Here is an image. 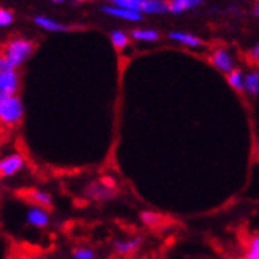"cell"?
Masks as SVG:
<instances>
[{"instance_id": "obj_1", "label": "cell", "mask_w": 259, "mask_h": 259, "mask_svg": "<svg viewBox=\"0 0 259 259\" xmlns=\"http://www.w3.org/2000/svg\"><path fill=\"white\" fill-rule=\"evenodd\" d=\"M24 118V104L19 96H11L0 100V126L15 127Z\"/></svg>"}, {"instance_id": "obj_2", "label": "cell", "mask_w": 259, "mask_h": 259, "mask_svg": "<svg viewBox=\"0 0 259 259\" xmlns=\"http://www.w3.org/2000/svg\"><path fill=\"white\" fill-rule=\"evenodd\" d=\"M33 51V43L26 38H15L5 45L4 48V56L13 64L15 67H19L21 64H24Z\"/></svg>"}, {"instance_id": "obj_3", "label": "cell", "mask_w": 259, "mask_h": 259, "mask_svg": "<svg viewBox=\"0 0 259 259\" xmlns=\"http://www.w3.org/2000/svg\"><path fill=\"white\" fill-rule=\"evenodd\" d=\"M26 167V157L19 151H11L0 156V178L10 180L19 175Z\"/></svg>"}, {"instance_id": "obj_4", "label": "cell", "mask_w": 259, "mask_h": 259, "mask_svg": "<svg viewBox=\"0 0 259 259\" xmlns=\"http://www.w3.org/2000/svg\"><path fill=\"white\" fill-rule=\"evenodd\" d=\"M26 223L27 226L35 229H47L51 223V215L48 208H43L40 205H29L26 208Z\"/></svg>"}, {"instance_id": "obj_5", "label": "cell", "mask_w": 259, "mask_h": 259, "mask_svg": "<svg viewBox=\"0 0 259 259\" xmlns=\"http://www.w3.org/2000/svg\"><path fill=\"white\" fill-rule=\"evenodd\" d=\"M19 91V75L16 70L0 72V100L18 96Z\"/></svg>"}, {"instance_id": "obj_6", "label": "cell", "mask_w": 259, "mask_h": 259, "mask_svg": "<svg viewBox=\"0 0 259 259\" xmlns=\"http://www.w3.org/2000/svg\"><path fill=\"white\" fill-rule=\"evenodd\" d=\"M143 243H145V239L142 235H132V237H127V239H118L113 242V251L119 256H132L137 251H140Z\"/></svg>"}, {"instance_id": "obj_7", "label": "cell", "mask_w": 259, "mask_h": 259, "mask_svg": "<svg viewBox=\"0 0 259 259\" xmlns=\"http://www.w3.org/2000/svg\"><path fill=\"white\" fill-rule=\"evenodd\" d=\"M84 196L86 199H91L96 202H107V200H113L118 196V191L116 188H110L104 185L102 182H99V183L89 185L84 189Z\"/></svg>"}, {"instance_id": "obj_8", "label": "cell", "mask_w": 259, "mask_h": 259, "mask_svg": "<svg viewBox=\"0 0 259 259\" xmlns=\"http://www.w3.org/2000/svg\"><path fill=\"white\" fill-rule=\"evenodd\" d=\"M211 62H213V65H215L218 70H221L224 73H231L234 70V59H232V56L229 54L228 50H224V48H220V50H217L215 53H213Z\"/></svg>"}, {"instance_id": "obj_9", "label": "cell", "mask_w": 259, "mask_h": 259, "mask_svg": "<svg viewBox=\"0 0 259 259\" xmlns=\"http://www.w3.org/2000/svg\"><path fill=\"white\" fill-rule=\"evenodd\" d=\"M102 13L105 15H110V16H115V18H119V19H126V21H134L137 22L142 19V13H137V11H131V10H124V8H119L116 5H107V7H102Z\"/></svg>"}, {"instance_id": "obj_10", "label": "cell", "mask_w": 259, "mask_h": 259, "mask_svg": "<svg viewBox=\"0 0 259 259\" xmlns=\"http://www.w3.org/2000/svg\"><path fill=\"white\" fill-rule=\"evenodd\" d=\"M27 199L32 202L33 205H40L43 208H51L53 207V196L48 191L40 189V188H33L27 193Z\"/></svg>"}, {"instance_id": "obj_11", "label": "cell", "mask_w": 259, "mask_h": 259, "mask_svg": "<svg viewBox=\"0 0 259 259\" xmlns=\"http://www.w3.org/2000/svg\"><path fill=\"white\" fill-rule=\"evenodd\" d=\"M202 2H204V0H170V2H168V11L174 15H180V13H185L188 10L199 7Z\"/></svg>"}, {"instance_id": "obj_12", "label": "cell", "mask_w": 259, "mask_h": 259, "mask_svg": "<svg viewBox=\"0 0 259 259\" xmlns=\"http://www.w3.org/2000/svg\"><path fill=\"white\" fill-rule=\"evenodd\" d=\"M168 38H172V40H175L178 43H183V45H186V47H191V48H197V47H200V45H202V41L197 37L191 35V33H188V32H182V30L170 32V33H168Z\"/></svg>"}, {"instance_id": "obj_13", "label": "cell", "mask_w": 259, "mask_h": 259, "mask_svg": "<svg viewBox=\"0 0 259 259\" xmlns=\"http://www.w3.org/2000/svg\"><path fill=\"white\" fill-rule=\"evenodd\" d=\"M168 11V4H165L164 0H143L142 5V13L148 15H161Z\"/></svg>"}, {"instance_id": "obj_14", "label": "cell", "mask_w": 259, "mask_h": 259, "mask_svg": "<svg viewBox=\"0 0 259 259\" xmlns=\"http://www.w3.org/2000/svg\"><path fill=\"white\" fill-rule=\"evenodd\" d=\"M243 259H259V232L251 234L245 243Z\"/></svg>"}, {"instance_id": "obj_15", "label": "cell", "mask_w": 259, "mask_h": 259, "mask_svg": "<svg viewBox=\"0 0 259 259\" xmlns=\"http://www.w3.org/2000/svg\"><path fill=\"white\" fill-rule=\"evenodd\" d=\"M33 22H35L38 27H41L45 30H50V32H64L69 29L67 26L61 24V22L54 21L51 18H47V16H35L33 18Z\"/></svg>"}, {"instance_id": "obj_16", "label": "cell", "mask_w": 259, "mask_h": 259, "mask_svg": "<svg viewBox=\"0 0 259 259\" xmlns=\"http://www.w3.org/2000/svg\"><path fill=\"white\" fill-rule=\"evenodd\" d=\"M245 93L251 97L259 96V70H253L245 75Z\"/></svg>"}, {"instance_id": "obj_17", "label": "cell", "mask_w": 259, "mask_h": 259, "mask_svg": "<svg viewBox=\"0 0 259 259\" xmlns=\"http://www.w3.org/2000/svg\"><path fill=\"white\" fill-rule=\"evenodd\" d=\"M139 218L143 226H146V228H157L162 223V217L153 210H142Z\"/></svg>"}, {"instance_id": "obj_18", "label": "cell", "mask_w": 259, "mask_h": 259, "mask_svg": "<svg viewBox=\"0 0 259 259\" xmlns=\"http://www.w3.org/2000/svg\"><path fill=\"white\" fill-rule=\"evenodd\" d=\"M228 83L237 93H245V75H243V72L234 69L231 73H228Z\"/></svg>"}, {"instance_id": "obj_19", "label": "cell", "mask_w": 259, "mask_h": 259, "mask_svg": "<svg viewBox=\"0 0 259 259\" xmlns=\"http://www.w3.org/2000/svg\"><path fill=\"white\" fill-rule=\"evenodd\" d=\"M72 259H97V251L93 248V246H88V245H80V246H75L70 253Z\"/></svg>"}, {"instance_id": "obj_20", "label": "cell", "mask_w": 259, "mask_h": 259, "mask_svg": "<svg viewBox=\"0 0 259 259\" xmlns=\"http://www.w3.org/2000/svg\"><path fill=\"white\" fill-rule=\"evenodd\" d=\"M132 38L139 41H156L159 38V33L151 29H135L132 30Z\"/></svg>"}, {"instance_id": "obj_21", "label": "cell", "mask_w": 259, "mask_h": 259, "mask_svg": "<svg viewBox=\"0 0 259 259\" xmlns=\"http://www.w3.org/2000/svg\"><path fill=\"white\" fill-rule=\"evenodd\" d=\"M110 40H111V43H113V47L116 50H124L127 47V43H129L127 33L122 32V30H113V32H111L110 33Z\"/></svg>"}, {"instance_id": "obj_22", "label": "cell", "mask_w": 259, "mask_h": 259, "mask_svg": "<svg viewBox=\"0 0 259 259\" xmlns=\"http://www.w3.org/2000/svg\"><path fill=\"white\" fill-rule=\"evenodd\" d=\"M116 7L124 8V10H131V11H137V13H142V5L143 0H116L113 2Z\"/></svg>"}, {"instance_id": "obj_23", "label": "cell", "mask_w": 259, "mask_h": 259, "mask_svg": "<svg viewBox=\"0 0 259 259\" xmlns=\"http://www.w3.org/2000/svg\"><path fill=\"white\" fill-rule=\"evenodd\" d=\"M13 19H15V16H13V13H11L10 10H7V8H0V27H7V26H10L11 22H13Z\"/></svg>"}, {"instance_id": "obj_24", "label": "cell", "mask_w": 259, "mask_h": 259, "mask_svg": "<svg viewBox=\"0 0 259 259\" xmlns=\"http://www.w3.org/2000/svg\"><path fill=\"white\" fill-rule=\"evenodd\" d=\"M8 70H16V67L11 64L4 54H0V72H8Z\"/></svg>"}, {"instance_id": "obj_25", "label": "cell", "mask_w": 259, "mask_h": 259, "mask_svg": "<svg viewBox=\"0 0 259 259\" xmlns=\"http://www.w3.org/2000/svg\"><path fill=\"white\" fill-rule=\"evenodd\" d=\"M248 56L253 59V61H256V62H259V43H256L254 47L250 50V53H248Z\"/></svg>"}, {"instance_id": "obj_26", "label": "cell", "mask_w": 259, "mask_h": 259, "mask_svg": "<svg viewBox=\"0 0 259 259\" xmlns=\"http://www.w3.org/2000/svg\"><path fill=\"white\" fill-rule=\"evenodd\" d=\"M100 182H102L104 185H107V186H110V188H116V180L111 178V177H104Z\"/></svg>"}, {"instance_id": "obj_27", "label": "cell", "mask_w": 259, "mask_h": 259, "mask_svg": "<svg viewBox=\"0 0 259 259\" xmlns=\"http://www.w3.org/2000/svg\"><path fill=\"white\" fill-rule=\"evenodd\" d=\"M26 259H50V257H47V256H40V254H30V256H27Z\"/></svg>"}, {"instance_id": "obj_28", "label": "cell", "mask_w": 259, "mask_h": 259, "mask_svg": "<svg viewBox=\"0 0 259 259\" xmlns=\"http://www.w3.org/2000/svg\"><path fill=\"white\" fill-rule=\"evenodd\" d=\"M253 15H254V16H259V4L254 5V8H253Z\"/></svg>"}, {"instance_id": "obj_29", "label": "cell", "mask_w": 259, "mask_h": 259, "mask_svg": "<svg viewBox=\"0 0 259 259\" xmlns=\"http://www.w3.org/2000/svg\"><path fill=\"white\" fill-rule=\"evenodd\" d=\"M51 2H56V4H62L64 0H51Z\"/></svg>"}, {"instance_id": "obj_30", "label": "cell", "mask_w": 259, "mask_h": 259, "mask_svg": "<svg viewBox=\"0 0 259 259\" xmlns=\"http://www.w3.org/2000/svg\"><path fill=\"white\" fill-rule=\"evenodd\" d=\"M78 2H84V0H78Z\"/></svg>"}, {"instance_id": "obj_31", "label": "cell", "mask_w": 259, "mask_h": 259, "mask_svg": "<svg viewBox=\"0 0 259 259\" xmlns=\"http://www.w3.org/2000/svg\"><path fill=\"white\" fill-rule=\"evenodd\" d=\"M111 2H116V0H111Z\"/></svg>"}]
</instances>
